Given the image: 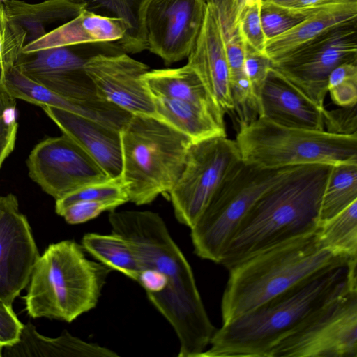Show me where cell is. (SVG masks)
<instances>
[{
  "instance_id": "cell-1",
  "label": "cell",
  "mask_w": 357,
  "mask_h": 357,
  "mask_svg": "<svg viewBox=\"0 0 357 357\" xmlns=\"http://www.w3.org/2000/svg\"><path fill=\"white\" fill-rule=\"evenodd\" d=\"M112 231L126 238L140 267L152 268L168 281L156 308L177 335L179 357H199L216 330L198 291L192 268L160 215L150 211H111Z\"/></svg>"
},
{
  "instance_id": "cell-2",
  "label": "cell",
  "mask_w": 357,
  "mask_h": 357,
  "mask_svg": "<svg viewBox=\"0 0 357 357\" xmlns=\"http://www.w3.org/2000/svg\"><path fill=\"white\" fill-rule=\"evenodd\" d=\"M357 286V259L323 271L222 324L199 357H269L273 347L327 303Z\"/></svg>"
},
{
  "instance_id": "cell-3",
  "label": "cell",
  "mask_w": 357,
  "mask_h": 357,
  "mask_svg": "<svg viewBox=\"0 0 357 357\" xmlns=\"http://www.w3.org/2000/svg\"><path fill=\"white\" fill-rule=\"evenodd\" d=\"M332 166H297L266 190L243 219L218 264L229 270L259 252L317 231Z\"/></svg>"
},
{
  "instance_id": "cell-4",
  "label": "cell",
  "mask_w": 357,
  "mask_h": 357,
  "mask_svg": "<svg viewBox=\"0 0 357 357\" xmlns=\"http://www.w3.org/2000/svg\"><path fill=\"white\" fill-rule=\"evenodd\" d=\"M353 259L324 248L317 231L259 252L228 270L221 301L222 324Z\"/></svg>"
},
{
  "instance_id": "cell-5",
  "label": "cell",
  "mask_w": 357,
  "mask_h": 357,
  "mask_svg": "<svg viewBox=\"0 0 357 357\" xmlns=\"http://www.w3.org/2000/svg\"><path fill=\"white\" fill-rule=\"evenodd\" d=\"M84 250L65 240L50 244L39 256L24 296L30 317L71 322L96 306L113 270L89 259Z\"/></svg>"
},
{
  "instance_id": "cell-6",
  "label": "cell",
  "mask_w": 357,
  "mask_h": 357,
  "mask_svg": "<svg viewBox=\"0 0 357 357\" xmlns=\"http://www.w3.org/2000/svg\"><path fill=\"white\" fill-rule=\"evenodd\" d=\"M121 178L129 202L150 204L169 193L185 166L192 140L164 121L132 115L120 130Z\"/></svg>"
},
{
  "instance_id": "cell-7",
  "label": "cell",
  "mask_w": 357,
  "mask_h": 357,
  "mask_svg": "<svg viewBox=\"0 0 357 357\" xmlns=\"http://www.w3.org/2000/svg\"><path fill=\"white\" fill-rule=\"evenodd\" d=\"M242 160L263 168L357 163V134L288 127L258 116L238 129Z\"/></svg>"
},
{
  "instance_id": "cell-8",
  "label": "cell",
  "mask_w": 357,
  "mask_h": 357,
  "mask_svg": "<svg viewBox=\"0 0 357 357\" xmlns=\"http://www.w3.org/2000/svg\"><path fill=\"white\" fill-rule=\"evenodd\" d=\"M296 167L263 168L241 159L190 228L195 253L218 264L254 203Z\"/></svg>"
},
{
  "instance_id": "cell-9",
  "label": "cell",
  "mask_w": 357,
  "mask_h": 357,
  "mask_svg": "<svg viewBox=\"0 0 357 357\" xmlns=\"http://www.w3.org/2000/svg\"><path fill=\"white\" fill-rule=\"evenodd\" d=\"M241 160L236 140L227 135L192 142L184 168L169 192L177 220L190 228Z\"/></svg>"
},
{
  "instance_id": "cell-10",
  "label": "cell",
  "mask_w": 357,
  "mask_h": 357,
  "mask_svg": "<svg viewBox=\"0 0 357 357\" xmlns=\"http://www.w3.org/2000/svg\"><path fill=\"white\" fill-rule=\"evenodd\" d=\"M269 357H357V286L315 312L275 344Z\"/></svg>"
},
{
  "instance_id": "cell-11",
  "label": "cell",
  "mask_w": 357,
  "mask_h": 357,
  "mask_svg": "<svg viewBox=\"0 0 357 357\" xmlns=\"http://www.w3.org/2000/svg\"><path fill=\"white\" fill-rule=\"evenodd\" d=\"M357 22L333 28L288 54L271 67L305 97L324 107L328 79L337 66L357 62Z\"/></svg>"
},
{
  "instance_id": "cell-12",
  "label": "cell",
  "mask_w": 357,
  "mask_h": 357,
  "mask_svg": "<svg viewBox=\"0 0 357 357\" xmlns=\"http://www.w3.org/2000/svg\"><path fill=\"white\" fill-rule=\"evenodd\" d=\"M206 0H147L142 11L145 50L166 66L188 59L198 38Z\"/></svg>"
},
{
  "instance_id": "cell-13",
  "label": "cell",
  "mask_w": 357,
  "mask_h": 357,
  "mask_svg": "<svg viewBox=\"0 0 357 357\" xmlns=\"http://www.w3.org/2000/svg\"><path fill=\"white\" fill-rule=\"evenodd\" d=\"M26 165L30 178L55 200L111 178L78 144L63 134L37 144Z\"/></svg>"
},
{
  "instance_id": "cell-14",
  "label": "cell",
  "mask_w": 357,
  "mask_h": 357,
  "mask_svg": "<svg viewBox=\"0 0 357 357\" xmlns=\"http://www.w3.org/2000/svg\"><path fill=\"white\" fill-rule=\"evenodd\" d=\"M84 68L100 99L132 115L159 119L142 79L149 70L146 64L123 52H98L87 59Z\"/></svg>"
},
{
  "instance_id": "cell-15",
  "label": "cell",
  "mask_w": 357,
  "mask_h": 357,
  "mask_svg": "<svg viewBox=\"0 0 357 357\" xmlns=\"http://www.w3.org/2000/svg\"><path fill=\"white\" fill-rule=\"evenodd\" d=\"M40 255L13 194L0 196V301L12 305L29 284Z\"/></svg>"
},
{
  "instance_id": "cell-16",
  "label": "cell",
  "mask_w": 357,
  "mask_h": 357,
  "mask_svg": "<svg viewBox=\"0 0 357 357\" xmlns=\"http://www.w3.org/2000/svg\"><path fill=\"white\" fill-rule=\"evenodd\" d=\"M31 55L22 54L15 64L31 80L70 100L100 99L84 68L91 56L67 47L41 50Z\"/></svg>"
},
{
  "instance_id": "cell-17",
  "label": "cell",
  "mask_w": 357,
  "mask_h": 357,
  "mask_svg": "<svg viewBox=\"0 0 357 357\" xmlns=\"http://www.w3.org/2000/svg\"><path fill=\"white\" fill-rule=\"evenodd\" d=\"M187 63L197 73L220 112L224 116L232 113L225 38L215 12L208 5L203 26Z\"/></svg>"
},
{
  "instance_id": "cell-18",
  "label": "cell",
  "mask_w": 357,
  "mask_h": 357,
  "mask_svg": "<svg viewBox=\"0 0 357 357\" xmlns=\"http://www.w3.org/2000/svg\"><path fill=\"white\" fill-rule=\"evenodd\" d=\"M128 33L129 26L123 19L83 8L75 17L26 43L22 54H31L53 47L87 44L113 45L123 52Z\"/></svg>"
},
{
  "instance_id": "cell-19",
  "label": "cell",
  "mask_w": 357,
  "mask_h": 357,
  "mask_svg": "<svg viewBox=\"0 0 357 357\" xmlns=\"http://www.w3.org/2000/svg\"><path fill=\"white\" fill-rule=\"evenodd\" d=\"M66 135L78 144L111 178L121 176L120 130L61 109L40 107Z\"/></svg>"
},
{
  "instance_id": "cell-20",
  "label": "cell",
  "mask_w": 357,
  "mask_h": 357,
  "mask_svg": "<svg viewBox=\"0 0 357 357\" xmlns=\"http://www.w3.org/2000/svg\"><path fill=\"white\" fill-rule=\"evenodd\" d=\"M324 109L271 67L260 92L259 116L281 126L324 130Z\"/></svg>"
},
{
  "instance_id": "cell-21",
  "label": "cell",
  "mask_w": 357,
  "mask_h": 357,
  "mask_svg": "<svg viewBox=\"0 0 357 357\" xmlns=\"http://www.w3.org/2000/svg\"><path fill=\"white\" fill-rule=\"evenodd\" d=\"M353 22H357V3L319 9L287 31L267 40L264 53L274 61L333 28Z\"/></svg>"
},
{
  "instance_id": "cell-22",
  "label": "cell",
  "mask_w": 357,
  "mask_h": 357,
  "mask_svg": "<svg viewBox=\"0 0 357 357\" xmlns=\"http://www.w3.org/2000/svg\"><path fill=\"white\" fill-rule=\"evenodd\" d=\"M152 97L189 102L211 114L225 124L220 112L195 70L188 63L176 68L153 69L143 75Z\"/></svg>"
},
{
  "instance_id": "cell-23",
  "label": "cell",
  "mask_w": 357,
  "mask_h": 357,
  "mask_svg": "<svg viewBox=\"0 0 357 357\" xmlns=\"http://www.w3.org/2000/svg\"><path fill=\"white\" fill-rule=\"evenodd\" d=\"M5 356L45 357H116L112 350L85 342L68 331L57 337H48L37 332L31 324H24L20 340L5 347Z\"/></svg>"
},
{
  "instance_id": "cell-24",
  "label": "cell",
  "mask_w": 357,
  "mask_h": 357,
  "mask_svg": "<svg viewBox=\"0 0 357 357\" xmlns=\"http://www.w3.org/2000/svg\"><path fill=\"white\" fill-rule=\"evenodd\" d=\"M3 3L9 20L26 31V43L45 35L47 26L66 22L86 8L84 4L76 0H43L38 3L3 0Z\"/></svg>"
},
{
  "instance_id": "cell-25",
  "label": "cell",
  "mask_w": 357,
  "mask_h": 357,
  "mask_svg": "<svg viewBox=\"0 0 357 357\" xmlns=\"http://www.w3.org/2000/svg\"><path fill=\"white\" fill-rule=\"evenodd\" d=\"M158 118L188 136L192 142L227 135L224 123L189 102L152 97Z\"/></svg>"
},
{
  "instance_id": "cell-26",
  "label": "cell",
  "mask_w": 357,
  "mask_h": 357,
  "mask_svg": "<svg viewBox=\"0 0 357 357\" xmlns=\"http://www.w3.org/2000/svg\"><path fill=\"white\" fill-rule=\"evenodd\" d=\"M233 112L238 128L259 116V107L254 98L245 70L244 42L238 32L225 40Z\"/></svg>"
},
{
  "instance_id": "cell-27",
  "label": "cell",
  "mask_w": 357,
  "mask_h": 357,
  "mask_svg": "<svg viewBox=\"0 0 357 357\" xmlns=\"http://www.w3.org/2000/svg\"><path fill=\"white\" fill-rule=\"evenodd\" d=\"M82 245L93 257L112 270H116L137 282L141 267L130 242L123 236L110 234H86Z\"/></svg>"
},
{
  "instance_id": "cell-28",
  "label": "cell",
  "mask_w": 357,
  "mask_h": 357,
  "mask_svg": "<svg viewBox=\"0 0 357 357\" xmlns=\"http://www.w3.org/2000/svg\"><path fill=\"white\" fill-rule=\"evenodd\" d=\"M356 200L357 163L333 165L321 197L319 225Z\"/></svg>"
},
{
  "instance_id": "cell-29",
  "label": "cell",
  "mask_w": 357,
  "mask_h": 357,
  "mask_svg": "<svg viewBox=\"0 0 357 357\" xmlns=\"http://www.w3.org/2000/svg\"><path fill=\"white\" fill-rule=\"evenodd\" d=\"M86 8L100 15L123 19L129 33L123 52L135 54L145 50L142 30V11L147 0H76Z\"/></svg>"
},
{
  "instance_id": "cell-30",
  "label": "cell",
  "mask_w": 357,
  "mask_h": 357,
  "mask_svg": "<svg viewBox=\"0 0 357 357\" xmlns=\"http://www.w3.org/2000/svg\"><path fill=\"white\" fill-rule=\"evenodd\" d=\"M317 232L324 248L336 255L357 259V200L319 225Z\"/></svg>"
},
{
  "instance_id": "cell-31",
  "label": "cell",
  "mask_w": 357,
  "mask_h": 357,
  "mask_svg": "<svg viewBox=\"0 0 357 357\" xmlns=\"http://www.w3.org/2000/svg\"><path fill=\"white\" fill-rule=\"evenodd\" d=\"M80 201H117L122 204L129 202L121 176L88 185L56 200L55 211L59 215L68 205Z\"/></svg>"
},
{
  "instance_id": "cell-32",
  "label": "cell",
  "mask_w": 357,
  "mask_h": 357,
  "mask_svg": "<svg viewBox=\"0 0 357 357\" xmlns=\"http://www.w3.org/2000/svg\"><path fill=\"white\" fill-rule=\"evenodd\" d=\"M26 43V31L9 20L0 0V74L15 66Z\"/></svg>"
},
{
  "instance_id": "cell-33",
  "label": "cell",
  "mask_w": 357,
  "mask_h": 357,
  "mask_svg": "<svg viewBox=\"0 0 357 357\" xmlns=\"http://www.w3.org/2000/svg\"><path fill=\"white\" fill-rule=\"evenodd\" d=\"M328 92L334 104L350 107L357 103V62L344 63L334 68L328 79Z\"/></svg>"
},
{
  "instance_id": "cell-34",
  "label": "cell",
  "mask_w": 357,
  "mask_h": 357,
  "mask_svg": "<svg viewBox=\"0 0 357 357\" xmlns=\"http://www.w3.org/2000/svg\"><path fill=\"white\" fill-rule=\"evenodd\" d=\"M15 100L0 86V168L15 145L18 128Z\"/></svg>"
},
{
  "instance_id": "cell-35",
  "label": "cell",
  "mask_w": 357,
  "mask_h": 357,
  "mask_svg": "<svg viewBox=\"0 0 357 357\" xmlns=\"http://www.w3.org/2000/svg\"><path fill=\"white\" fill-rule=\"evenodd\" d=\"M261 4L254 3L244 10L238 24V32L245 44L265 54L267 39L261 22Z\"/></svg>"
},
{
  "instance_id": "cell-36",
  "label": "cell",
  "mask_w": 357,
  "mask_h": 357,
  "mask_svg": "<svg viewBox=\"0 0 357 357\" xmlns=\"http://www.w3.org/2000/svg\"><path fill=\"white\" fill-rule=\"evenodd\" d=\"M215 12L225 40L238 32V24L252 0H206Z\"/></svg>"
},
{
  "instance_id": "cell-37",
  "label": "cell",
  "mask_w": 357,
  "mask_h": 357,
  "mask_svg": "<svg viewBox=\"0 0 357 357\" xmlns=\"http://www.w3.org/2000/svg\"><path fill=\"white\" fill-rule=\"evenodd\" d=\"M244 54L245 73L250 82L252 95L259 107L260 92L271 68V61L266 54L256 51L245 43Z\"/></svg>"
},
{
  "instance_id": "cell-38",
  "label": "cell",
  "mask_w": 357,
  "mask_h": 357,
  "mask_svg": "<svg viewBox=\"0 0 357 357\" xmlns=\"http://www.w3.org/2000/svg\"><path fill=\"white\" fill-rule=\"evenodd\" d=\"M122 205L117 201H80L63 208L59 215L69 224H80L92 220L106 211H113Z\"/></svg>"
},
{
  "instance_id": "cell-39",
  "label": "cell",
  "mask_w": 357,
  "mask_h": 357,
  "mask_svg": "<svg viewBox=\"0 0 357 357\" xmlns=\"http://www.w3.org/2000/svg\"><path fill=\"white\" fill-rule=\"evenodd\" d=\"M305 17L270 6H261L260 12L262 29L267 40L287 31L301 22Z\"/></svg>"
},
{
  "instance_id": "cell-40",
  "label": "cell",
  "mask_w": 357,
  "mask_h": 357,
  "mask_svg": "<svg viewBox=\"0 0 357 357\" xmlns=\"http://www.w3.org/2000/svg\"><path fill=\"white\" fill-rule=\"evenodd\" d=\"M356 110V105L332 110L324 108L322 112L324 130L337 135L357 134Z\"/></svg>"
},
{
  "instance_id": "cell-41",
  "label": "cell",
  "mask_w": 357,
  "mask_h": 357,
  "mask_svg": "<svg viewBox=\"0 0 357 357\" xmlns=\"http://www.w3.org/2000/svg\"><path fill=\"white\" fill-rule=\"evenodd\" d=\"M349 3H357V0H263L261 6L276 8L294 15L306 16L325 7Z\"/></svg>"
},
{
  "instance_id": "cell-42",
  "label": "cell",
  "mask_w": 357,
  "mask_h": 357,
  "mask_svg": "<svg viewBox=\"0 0 357 357\" xmlns=\"http://www.w3.org/2000/svg\"><path fill=\"white\" fill-rule=\"evenodd\" d=\"M24 327L13 310L12 305L0 301V351L15 344ZM2 356V354H1Z\"/></svg>"
},
{
  "instance_id": "cell-43",
  "label": "cell",
  "mask_w": 357,
  "mask_h": 357,
  "mask_svg": "<svg viewBox=\"0 0 357 357\" xmlns=\"http://www.w3.org/2000/svg\"><path fill=\"white\" fill-rule=\"evenodd\" d=\"M262 1L263 0H252V3H262Z\"/></svg>"
}]
</instances>
